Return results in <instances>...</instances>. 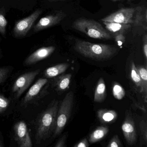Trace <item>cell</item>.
<instances>
[{
	"label": "cell",
	"instance_id": "cell-1",
	"mask_svg": "<svg viewBox=\"0 0 147 147\" xmlns=\"http://www.w3.org/2000/svg\"><path fill=\"white\" fill-rule=\"evenodd\" d=\"M74 49L84 57L98 61L110 60L116 56L119 51L114 45L92 43L79 39H76Z\"/></svg>",
	"mask_w": 147,
	"mask_h": 147
},
{
	"label": "cell",
	"instance_id": "cell-2",
	"mask_svg": "<svg viewBox=\"0 0 147 147\" xmlns=\"http://www.w3.org/2000/svg\"><path fill=\"white\" fill-rule=\"evenodd\" d=\"M59 101L53 100L39 116L36 123V137L38 142L49 138L56 126Z\"/></svg>",
	"mask_w": 147,
	"mask_h": 147
},
{
	"label": "cell",
	"instance_id": "cell-3",
	"mask_svg": "<svg viewBox=\"0 0 147 147\" xmlns=\"http://www.w3.org/2000/svg\"><path fill=\"white\" fill-rule=\"evenodd\" d=\"M72 28L94 39L109 40L112 38L111 33L99 22L84 18L76 20L72 24Z\"/></svg>",
	"mask_w": 147,
	"mask_h": 147
},
{
	"label": "cell",
	"instance_id": "cell-4",
	"mask_svg": "<svg viewBox=\"0 0 147 147\" xmlns=\"http://www.w3.org/2000/svg\"><path fill=\"white\" fill-rule=\"evenodd\" d=\"M74 102V94L69 92L67 94L59 106L57 117L56 126L53 136H59L64 129L72 113Z\"/></svg>",
	"mask_w": 147,
	"mask_h": 147
},
{
	"label": "cell",
	"instance_id": "cell-5",
	"mask_svg": "<svg viewBox=\"0 0 147 147\" xmlns=\"http://www.w3.org/2000/svg\"><path fill=\"white\" fill-rule=\"evenodd\" d=\"M42 13V10L37 9L30 16L16 22L13 31V36L16 38L25 36Z\"/></svg>",
	"mask_w": 147,
	"mask_h": 147
},
{
	"label": "cell",
	"instance_id": "cell-6",
	"mask_svg": "<svg viewBox=\"0 0 147 147\" xmlns=\"http://www.w3.org/2000/svg\"><path fill=\"white\" fill-rule=\"evenodd\" d=\"M136 12V7H123L103 18L101 21L133 24Z\"/></svg>",
	"mask_w": 147,
	"mask_h": 147
},
{
	"label": "cell",
	"instance_id": "cell-7",
	"mask_svg": "<svg viewBox=\"0 0 147 147\" xmlns=\"http://www.w3.org/2000/svg\"><path fill=\"white\" fill-rule=\"evenodd\" d=\"M40 72V69H36L27 72L21 75L16 80L13 86L12 92L17 98H19L26 91Z\"/></svg>",
	"mask_w": 147,
	"mask_h": 147
},
{
	"label": "cell",
	"instance_id": "cell-8",
	"mask_svg": "<svg viewBox=\"0 0 147 147\" xmlns=\"http://www.w3.org/2000/svg\"><path fill=\"white\" fill-rule=\"evenodd\" d=\"M122 129L128 145L135 144L137 141V135L134 119L130 110H127L125 111V117L122 124Z\"/></svg>",
	"mask_w": 147,
	"mask_h": 147
},
{
	"label": "cell",
	"instance_id": "cell-9",
	"mask_svg": "<svg viewBox=\"0 0 147 147\" xmlns=\"http://www.w3.org/2000/svg\"><path fill=\"white\" fill-rule=\"evenodd\" d=\"M67 16L64 12L60 11L43 17L34 26L33 31L35 32H38L57 25L61 23Z\"/></svg>",
	"mask_w": 147,
	"mask_h": 147
},
{
	"label": "cell",
	"instance_id": "cell-10",
	"mask_svg": "<svg viewBox=\"0 0 147 147\" xmlns=\"http://www.w3.org/2000/svg\"><path fill=\"white\" fill-rule=\"evenodd\" d=\"M13 130L14 138L19 147H32V141L25 122L23 121L17 122L14 125Z\"/></svg>",
	"mask_w": 147,
	"mask_h": 147
},
{
	"label": "cell",
	"instance_id": "cell-11",
	"mask_svg": "<svg viewBox=\"0 0 147 147\" xmlns=\"http://www.w3.org/2000/svg\"><path fill=\"white\" fill-rule=\"evenodd\" d=\"M48 82V80L46 78L38 79L26 93L23 98L22 104L24 105H28L38 98L39 96L43 95L44 93L46 92L44 88Z\"/></svg>",
	"mask_w": 147,
	"mask_h": 147
},
{
	"label": "cell",
	"instance_id": "cell-12",
	"mask_svg": "<svg viewBox=\"0 0 147 147\" xmlns=\"http://www.w3.org/2000/svg\"><path fill=\"white\" fill-rule=\"evenodd\" d=\"M134 35L135 33L146 31L147 30V9L144 6H139L136 7V14L134 23L132 24Z\"/></svg>",
	"mask_w": 147,
	"mask_h": 147
},
{
	"label": "cell",
	"instance_id": "cell-13",
	"mask_svg": "<svg viewBox=\"0 0 147 147\" xmlns=\"http://www.w3.org/2000/svg\"><path fill=\"white\" fill-rule=\"evenodd\" d=\"M55 49V47L53 46L39 48L26 58L24 61L25 65L30 66L37 63L50 56Z\"/></svg>",
	"mask_w": 147,
	"mask_h": 147
},
{
	"label": "cell",
	"instance_id": "cell-14",
	"mask_svg": "<svg viewBox=\"0 0 147 147\" xmlns=\"http://www.w3.org/2000/svg\"><path fill=\"white\" fill-rule=\"evenodd\" d=\"M102 22L105 26L107 30L110 33H112V35L119 33L125 35L132 28V24H125L104 21Z\"/></svg>",
	"mask_w": 147,
	"mask_h": 147
},
{
	"label": "cell",
	"instance_id": "cell-15",
	"mask_svg": "<svg viewBox=\"0 0 147 147\" xmlns=\"http://www.w3.org/2000/svg\"><path fill=\"white\" fill-rule=\"evenodd\" d=\"M72 74H61L53 80V86L57 92H63L68 89L72 78Z\"/></svg>",
	"mask_w": 147,
	"mask_h": 147
},
{
	"label": "cell",
	"instance_id": "cell-16",
	"mask_svg": "<svg viewBox=\"0 0 147 147\" xmlns=\"http://www.w3.org/2000/svg\"><path fill=\"white\" fill-rule=\"evenodd\" d=\"M97 113L99 120L103 124L113 123L117 118V113L113 110L100 109L98 110Z\"/></svg>",
	"mask_w": 147,
	"mask_h": 147
},
{
	"label": "cell",
	"instance_id": "cell-17",
	"mask_svg": "<svg viewBox=\"0 0 147 147\" xmlns=\"http://www.w3.org/2000/svg\"><path fill=\"white\" fill-rule=\"evenodd\" d=\"M69 66V63H59L45 69L44 72V75L47 78H55L64 73Z\"/></svg>",
	"mask_w": 147,
	"mask_h": 147
},
{
	"label": "cell",
	"instance_id": "cell-18",
	"mask_svg": "<svg viewBox=\"0 0 147 147\" xmlns=\"http://www.w3.org/2000/svg\"><path fill=\"white\" fill-rule=\"evenodd\" d=\"M109 129L106 125H102L97 127L89 136L88 142L93 144L101 141L108 134Z\"/></svg>",
	"mask_w": 147,
	"mask_h": 147
},
{
	"label": "cell",
	"instance_id": "cell-19",
	"mask_svg": "<svg viewBox=\"0 0 147 147\" xmlns=\"http://www.w3.org/2000/svg\"><path fill=\"white\" fill-rule=\"evenodd\" d=\"M106 95V86L105 83L103 78L101 77L98 81L94 92V102L101 103L105 99Z\"/></svg>",
	"mask_w": 147,
	"mask_h": 147
},
{
	"label": "cell",
	"instance_id": "cell-20",
	"mask_svg": "<svg viewBox=\"0 0 147 147\" xmlns=\"http://www.w3.org/2000/svg\"><path fill=\"white\" fill-rule=\"evenodd\" d=\"M141 78L142 89L141 92L143 95L144 101L147 102V66L138 65L136 67Z\"/></svg>",
	"mask_w": 147,
	"mask_h": 147
},
{
	"label": "cell",
	"instance_id": "cell-21",
	"mask_svg": "<svg viewBox=\"0 0 147 147\" xmlns=\"http://www.w3.org/2000/svg\"><path fill=\"white\" fill-rule=\"evenodd\" d=\"M131 78L132 81L134 82L135 85L138 87L139 88L140 92L142 89V82L141 78L138 71L135 65L134 61H131Z\"/></svg>",
	"mask_w": 147,
	"mask_h": 147
},
{
	"label": "cell",
	"instance_id": "cell-22",
	"mask_svg": "<svg viewBox=\"0 0 147 147\" xmlns=\"http://www.w3.org/2000/svg\"><path fill=\"white\" fill-rule=\"evenodd\" d=\"M140 130V142L141 147H147V121L142 120L139 123Z\"/></svg>",
	"mask_w": 147,
	"mask_h": 147
},
{
	"label": "cell",
	"instance_id": "cell-23",
	"mask_svg": "<svg viewBox=\"0 0 147 147\" xmlns=\"http://www.w3.org/2000/svg\"><path fill=\"white\" fill-rule=\"evenodd\" d=\"M112 92L114 98L118 100L122 99L125 94L123 88L117 82H114L113 84Z\"/></svg>",
	"mask_w": 147,
	"mask_h": 147
},
{
	"label": "cell",
	"instance_id": "cell-24",
	"mask_svg": "<svg viewBox=\"0 0 147 147\" xmlns=\"http://www.w3.org/2000/svg\"><path fill=\"white\" fill-rule=\"evenodd\" d=\"M10 101L8 98L0 94V113H2L8 108Z\"/></svg>",
	"mask_w": 147,
	"mask_h": 147
},
{
	"label": "cell",
	"instance_id": "cell-25",
	"mask_svg": "<svg viewBox=\"0 0 147 147\" xmlns=\"http://www.w3.org/2000/svg\"><path fill=\"white\" fill-rule=\"evenodd\" d=\"M123 144L117 135H114L107 145V147H123Z\"/></svg>",
	"mask_w": 147,
	"mask_h": 147
},
{
	"label": "cell",
	"instance_id": "cell-26",
	"mask_svg": "<svg viewBox=\"0 0 147 147\" xmlns=\"http://www.w3.org/2000/svg\"><path fill=\"white\" fill-rule=\"evenodd\" d=\"M7 21L5 16L0 13V33L5 36L6 32Z\"/></svg>",
	"mask_w": 147,
	"mask_h": 147
},
{
	"label": "cell",
	"instance_id": "cell-27",
	"mask_svg": "<svg viewBox=\"0 0 147 147\" xmlns=\"http://www.w3.org/2000/svg\"><path fill=\"white\" fill-rule=\"evenodd\" d=\"M115 42L119 46H121L125 42V35L123 34H114L113 35Z\"/></svg>",
	"mask_w": 147,
	"mask_h": 147
},
{
	"label": "cell",
	"instance_id": "cell-28",
	"mask_svg": "<svg viewBox=\"0 0 147 147\" xmlns=\"http://www.w3.org/2000/svg\"><path fill=\"white\" fill-rule=\"evenodd\" d=\"M9 69L7 67L0 68V84L4 82L7 78Z\"/></svg>",
	"mask_w": 147,
	"mask_h": 147
},
{
	"label": "cell",
	"instance_id": "cell-29",
	"mask_svg": "<svg viewBox=\"0 0 147 147\" xmlns=\"http://www.w3.org/2000/svg\"><path fill=\"white\" fill-rule=\"evenodd\" d=\"M67 135L65 134L61 138L58 140L57 142L54 147H67L66 144V140H67Z\"/></svg>",
	"mask_w": 147,
	"mask_h": 147
},
{
	"label": "cell",
	"instance_id": "cell-30",
	"mask_svg": "<svg viewBox=\"0 0 147 147\" xmlns=\"http://www.w3.org/2000/svg\"><path fill=\"white\" fill-rule=\"evenodd\" d=\"M142 49L146 61L147 60V35L146 33L144 34L142 38Z\"/></svg>",
	"mask_w": 147,
	"mask_h": 147
},
{
	"label": "cell",
	"instance_id": "cell-31",
	"mask_svg": "<svg viewBox=\"0 0 147 147\" xmlns=\"http://www.w3.org/2000/svg\"><path fill=\"white\" fill-rule=\"evenodd\" d=\"M89 144L88 140L86 138H84L74 144V147H89Z\"/></svg>",
	"mask_w": 147,
	"mask_h": 147
},
{
	"label": "cell",
	"instance_id": "cell-32",
	"mask_svg": "<svg viewBox=\"0 0 147 147\" xmlns=\"http://www.w3.org/2000/svg\"><path fill=\"white\" fill-rule=\"evenodd\" d=\"M4 146L3 139H2V136H1V134H0V147H3Z\"/></svg>",
	"mask_w": 147,
	"mask_h": 147
},
{
	"label": "cell",
	"instance_id": "cell-33",
	"mask_svg": "<svg viewBox=\"0 0 147 147\" xmlns=\"http://www.w3.org/2000/svg\"><path fill=\"white\" fill-rule=\"evenodd\" d=\"M111 1H126L128 2H131V1H137V0H111Z\"/></svg>",
	"mask_w": 147,
	"mask_h": 147
},
{
	"label": "cell",
	"instance_id": "cell-34",
	"mask_svg": "<svg viewBox=\"0 0 147 147\" xmlns=\"http://www.w3.org/2000/svg\"><path fill=\"white\" fill-rule=\"evenodd\" d=\"M50 2H57V1H63L64 0H48Z\"/></svg>",
	"mask_w": 147,
	"mask_h": 147
}]
</instances>
